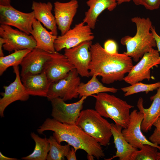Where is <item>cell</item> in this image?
I'll use <instances>...</instances> for the list:
<instances>
[{
  "mask_svg": "<svg viewBox=\"0 0 160 160\" xmlns=\"http://www.w3.org/2000/svg\"><path fill=\"white\" fill-rule=\"evenodd\" d=\"M117 4L120 5L124 2H129L132 0H116Z\"/></svg>",
  "mask_w": 160,
  "mask_h": 160,
  "instance_id": "cell-39",
  "label": "cell"
},
{
  "mask_svg": "<svg viewBox=\"0 0 160 160\" xmlns=\"http://www.w3.org/2000/svg\"><path fill=\"white\" fill-rule=\"evenodd\" d=\"M157 160H160V151L158 152L157 157Z\"/></svg>",
  "mask_w": 160,
  "mask_h": 160,
  "instance_id": "cell-42",
  "label": "cell"
},
{
  "mask_svg": "<svg viewBox=\"0 0 160 160\" xmlns=\"http://www.w3.org/2000/svg\"><path fill=\"white\" fill-rule=\"evenodd\" d=\"M110 128L116 151L112 157L104 159L112 160L118 157L119 160H131L132 154L138 149L133 147L125 140L122 133V126L111 123Z\"/></svg>",
  "mask_w": 160,
  "mask_h": 160,
  "instance_id": "cell-19",
  "label": "cell"
},
{
  "mask_svg": "<svg viewBox=\"0 0 160 160\" xmlns=\"http://www.w3.org/2000/svg\"><path fill=\"white\" fill-rule=\"evenodd\" d=\"M31 34L36 41V47L50 53L56 51L54 43L57 36L54 35L51 31H48L35 19L33 22Z\"/></svg>",
  "mask_w": 160,
  "mask_h": 160,
  "instance_id": "cell-23",
  "label": "cell"
},
{
  "mask_svg": "<svg viewBox=\"0 0 160 160\" xmlns=\"http://www.w3.org/2000/svg\"><path fill=\"white\" fill-rule=\"evenodd\" d=\"M140 5L150 10L157 9L160 6V0H140Z\"/></svg>",
  "mask_w": 160,
  "mask_h": 160,
  "instance_id": "cell-30",
  "label": "cell"
},
{
  "mask_svg": "<svg viewBox=\"0 0 160 160\" xmlns=\"http://www.w3.org/2000/svg\"><path fill=\"white\" fill-rule=\"evenodd\" d=\"M148 140L154 144L160 145V130L155 128L152 134L149 137Z\"/></svg>",
  "mask_w": 160,
  "mask_h": 160,
  "instance_id": "cell-32",
  "label": "cell"
},
{
  "mask_svg": "<svg viewBox=\"0 0 160 160\" xmlns=\"http://www.w3.org/2000/svg\"><path fill=\"white\" fill-rule=\"evenodd\" d=\"M21 79L30 95L47 97L51 83L43 71L39 74L21 77Z\"/></svg>",
  "mask_w": 160,
  "mask_h": 160,
  "instance_id": "cell-21",
  "label": "cell"
},
{
  "mask_svg": "<svg viewBox=\"0 0 160 160\" xmlns=\"http://www.w3.org/2000/svg\"><path fill=\"white\" fill-rule=\"evenodd\" d=\"M87 97L83 96L76 102L67 103L60 97L52 99L51 115L55 119L63 124H74L83 108L84 100Z\"/></svg>",
  "mask_w": 160,
  "mask_h": 160,
  "instance_id": "cell-8",
  "label": "cell"
},
{
  "mask_svg": "<svg viewBox=\"0 0 160 160\" xmlns=\"http://www.w3.org/2000/svg\"><path fill=\"white\" fill-rule=\"evenodd\" d=\"M48 139L49 143V150L47 155V160H63L70 150V145L68 144L61 145L59 144L52 136Z\"/></svg>",
  "mask_w": 160,
  "mask_h": 160,
  "instance_id": "cell-27",
  "label": "cell"
},
{
  "mask_svg": "<svg viewBox=\"0 0 160 160\" xmlns=\"http://www.w3.org/2000/svg\"><path fill=\"white\" fill-rule=\"evenodd\" d=\"M5 41L4 39L0 37V57L4 56L2 47H3V45Z\"/></svg>",
  "mask_w": 160,
  "mask_h": 160,
  "instance_id": "cell-35",
  "label": "cell"
},
{
  "mask_svg": "<svg viewBox=\"0 0 160 160\" xmlns=\"http://www.w3.org/2000/svg\"><path fill=\"white\" fill-rule=\"evenodd\" d=\"M51 53L37 48L28 53L20 65L21 77L39 74L43 71L45 64L50 58Z\"/></svg>",
  "mask_w": 160,
  "mask_h": 160,
  "instance_id": "cell-17",
  "label": "cell"
},
{
  "mask_svg": "<svg viewBox=\"0 0 160 160\" xmlns=\"http://www.w3.org/2000/svg\"><path fill=\"white\" fill-rule=\"evenodd\" d=\"M86 4L89 9L82 21L92 29L95 28L97 19L103 11L106 9L112 11L118 4L116 0H88Z\"/></svg>",
  "mask_w": 160,
  "mask_h": 160,
  "instance_id": "cell-20",
  "label": "cell"
},
{
  "mask_svg": "<svg viewBox=\"0 0 160 160\" xmlns=\"http://www.w3.org/2000/svg\"><path fill=\"white\" fill-rule=\"evenodd\" d=\"M35 19L34 12H23L15 9L11 5L0 6V23L12 26L30 35L32 30Z\"/></svg>",
  "mask_w": 160,
  "mask_h": 160,
  "instance_id": "cell-11",
  "label": "cell"
},
{
  "mask_svg": "<svg viewBox=\"0 0 160 160\" xmlns=\"http://www.w3.org/2000/svg\"><path fill=\"white\" fill-rule=\"evenodd\" d=\"M158 150L153 146L144 144L133 153L131 160H157Z\"/></svg>",
  "mask_w": 160,
  "mask_h": 160,
  "instance_id": "cell-29",
  "label": "cell"
},
{
  "mask_svg": "<svg viewBox=\"0 0 160 160\" xmlns=\"http://www.w3.org/2000/svg\"><path fill=\"white\" fill-rule=\"evenodd\" d=\"M0 160H16L17 159L15 158H12L3 155L1 152H0Z\"/></svg>",
  "mask_w": 160,
  "mask_h": 160,
  "instance_id": "cell-37",
  "label": "cell"
},
{
  "mask_svg": "<svg viewBox=\"0 0 160 160\" xmlns=\"http://www.w3.org/2000/svg\"><path fill=\"white\" fill-rule=\"evenodd\" d=\"M151 31L153 33L155 39L156 46L158 49V50L160 53V36L157 34L156 31L155 27L153 25H152L151 28ZM159 57L160 58V55Z\"/></svg>",
  "mask_w": 160,
  "mask_h": 160,
  "instance_id": "cell-33",
  "label": "cell"
},
{
  "mask_svg": "<svg viewBox=\"0 0 160 160\" xmlns=\"http://www.w3.org/2000/svg\"><path fill=\"white\" fill-rule=\"evenodd\" d=\"M92 44V41H87L72 48L64 49V55L82 77L90 76L89 68L91 54L89 49Z\"/></svg>",
  "mask_w": 160,
  "mask_h": 160,
  "instance_id": "cell-12",
  "label": "cell"
},
{
  "mask_svg": "<svg viewBox=\"0 0 160 160\" xmlns=\"http://www.w3.org/2000/svg\"><path fill=\"white\" fill-rule=\"evenodd\" d=\"M97 76L96 75L93 76L86 83L81 82L77 89L79 98L84 96L88 97L101 92L116 93L117 92L118 89L116 88L105 86L99 81Z\"/></svg>",
  "mask_w": 160,
  "mask_h": 160,
  "instance_id": "cell-24",
  "label": "cell"
},
{
  "mask_svg": "<svg viewBox=\"0 0 160 160\" xmlns=\"http://www.w3.org/2000/svg\"><path fill=\"white\" fill-rule=\"evenodd\" d=\"M153 126L155 127L156 128L160 130V116L154 122Z\"/></svg>",
  "mask_w": 160,
  "mask_h": 160,
  "instance_id": "cell-38",
  "label": "cell"
},
{
  "mask_svg": "<svg viewBox=\"0 0 160 160\" xmlns=\"http://www.w3.org/2000/svg\"><path fill=\"white\" fill-rule=\"evenodd\" d=\"M31 136L34 140L35 145L33 152L29 155L21 158L24 160H47L50 148L48 139L42 138L34 132H32Z\"/></svg>",
  "mask_w": 160,
  "mask_h": 160,
  "instance_id": "cell-25",
  "label": "cell"
},
{
  "mask_svg": "<svg viewBox=\"0 0 160 160\" xmlns=\"http://www.w3.org/2000/svg\"><path fill=\"white\" fill-rule=\"evenodd\" d=\"M10 0H0V6H7L11 5Z\"/></svg>",
  "mask_w": 160,
  "mask_h": 160,
  "instance_id": "cell-36",
  "label": "cell"
},
{
  "mask_svg": "<svg viewBox=\"0 0 160 160\" xmlns=\"http://www.w3.org/2000/svg\"><path fill=\"white\" fill-rule=\"evenodd\" d=\"M31 50H16L9 55L0 57V75L1 76L9 67L20 65L24 57Z\"/></svg>",
  "mask_w": 160,
  "mask_h": 160,
  "instance_id": "cell-26",
  "label": "cell"
},
{
  "mask_svg": "<svg viewBox=\"0 0 160 160\" xmlns=\"http://www.w3.org/2000/svg\"><path fill=\"white\" fill-rule=\"evenodd\" d=\"M160 87V81L152 84H145L139 82L130 86L122 87L121 90L124 93L125 97L142 92L146 94L153 91Z\"/></svg>",
  "mask_w": 160,
  "mask_h": 160,
  "instance_id": "cell-28",
  "label": "cell"
},
{
  "mask_svg": "<svg viewBox=\"0 0 160 160\" xmlns=\"http://www.w3.org/2000/svg\"><path fill=\"white\" fill-rule=\"evenodd\" d=\"M76 151L74 148L72 147L66 157L67 159L68 160H77L76 154Z\"/></svg>",
  "mask_w": 160,
  "mask_h": 160,
  "instance_id": "cell-34",
  "label": "cell"
},
{
  "mask_svg": "<svg viewBox=\"0 0 160 160\" xmlns=\"http://www.w3.org/2000/svg\"><path fill=\"white\" fill-rule=\"evenodd\" d=\"M79 75L74 68L65 77L52 83L47 97L48 100L60 97L65 101L77 98L79 97L77 89L81 83Z\"/></svg>",
  "mask_w": 160,
  "mask_h": 160,
  "instance_id": "cell-6",
  "label": "cell"
},
{
  "mask_svg": "<svg viewBox=\"0 0 160 160\" xmlns=\"http://www.w3.org/2000/svg\"><path fill=\"white\" fill-rule=\"evenodd\" d=\"M37 130L40 134L46 131H52L53 136L59 144L65 142L76 151L83 150L98 160L105 156L101 145L76 124H63L53 118H48Z\"/></svg>",
  "mask_w": 160,
  "mask_h": 160,
  "instance_id": "cell-2",
  "label": "cell"
},
{
  "mask_svg": "<svg viewBox=\"0 0 160 160\" xmlns=\"http://www.w3.org/2000/svg\"><path fill=\"white\" fill-rule=\"evenodd\" d=\"M152 103L148 108H145L143 105V100L140 97L137 106L139 110L143 114V119L141 125V129L144 132L150 131L153 124L160 116V87L157 89L156 93L150 97Z\"/></svg>",
  "mask_w": 160,
  "mask_h": 160,
  "instance_id": "cell-18",
  "label": "cell"
},
{
  "mask_svg": "<svg viewBox=\"0 0 160 160\" xmlns=\"http://www.w3.org/2000/svg\"><path fill=\"white\" fill-rule=\"evenodd\" d=\"M131 20L136 25V34L133 36L127 35L122 37L120 43L126 47V51L123 53L137 62L146 53L156 47V44L151 31L152 25L149 18L135 17Z\"/></svg>",
  "mask_w": 160,
  "mask_h": 160,
  "instance_id": "cell-3",
  "label": "cell"
},
{
  "mask_svg": "<svg viewBox=\"0 0 160 160\" xmlns=\"http://www.w3.org/2000/svg\"><path fill=\"white\" fill-rule=\"evenodd\" d=\"M159 56L158 50L152 49L146 53L136 65L133 66L123 80L130 85L144 79L149 81L151 78L150 69L160 64Z\"/></svg>",
  "mask_w": 160,
  "mask_h": 160,
  "instance_id": "cell-10",
  "label": "cell"
},
{
  "mask_svg": "<svg viewBox=\"0 0 160 160\" xmlns=\"http://www.w3.org/2000/svg\"><path fill=\"white\" fill-rule=\"evenodd\" d=\"M89 49L91 54L90 76H101L104 84H110L123 80L125 74L129 73L133 66L131 57L124 53H108L98 42L92 44Z\"/></svg>",
  "mask_w": 160,
  "mask_h": 160,
  "instance_id": "cell-1",
  "label": "cell"
},
{
  "mask_svg": "<svg viewBox=\"0 0 160 160\" xmlns=\"http://www.w3.org/2000/svg\"><path fill=\"white\" fill-rule=\"evenodd\" d=\"M15 74L14 81L7 86H4V92L1 93L3 96L0 99V116H4L6 108L12 103L17 100L25 101L29 98V95L26 90L22 81L18 66L13 67Z\"/></svg>",
  "mask_w": 160,
  "mask_h": 160,
  "instance_id": "cell-14",
  "label": "cell"
},
{
  "mask_svg": "<svg viewBox=\"0 0 160 160\" xmlns=\"http://www.w3.org/2000/svg\"><path fill=\"white\" fill-rule=\"evenodd\" d=\"M0 36L5 41L4 49L9 52L25 49L32 50L36 47V42L32 36L8 25H0Z\"/></svg>",
  "mask_w": 160,
  "mask_h": 160,
  "instance_id": "cell-7",
  "label": "cell"
},
{
  "mask_svg": "<svg viewBox=\"0 0 160 160\" xmlns=\"http://www.w3.org/2000/svg\"><path fill=\"white\" fill-rule=\"evenodd\" d=\"M95 99V109L102 116L112 119L115 124L126 128L129 121L130 111L133 106L106 92L92 96Z\"/></svg>",
  "mask_w": 160,
  "mask_h": 160,
  "instance_id": "cell-4",
  "label": "cell"
},
{
  "mask_svg": "<svg viewBox=\"0 0 160 160\" xmlns=\"http://www.w3.org/2000/svg\"><path fill=\"white\" fill-rule=\"evenodd\" d=\"M87 157L88 160H94V156L92 155L87 154Z\"/></svg>",
  "mask_w": 160,
  "mask_h": 160,
  "instance_id": "cell-41",
  "label": "cell"
},
{
  "mask_svg": "<svg viewBox=\"0 0 160 160\" xmlns=\"http://www.w3.org/2000/svg\"><path fill=\"white\" fill-rule=\"evenodd\" d=\"M78 7L77 0H71L66 2L56 1L54 3V16L61 35L70 29Z\"/></svg>",
  "mask_w": 160,
  "mask_h": 160,
  "instance_id": "cell-16",
  "label": "cell"
},
{
  "mask_svg": "<svg viewBox=\"0 0 160 160\" xmlns=\"http://www.w3.org/2000/svg\"><path fill=\"white\" fill-rule=\"evenodd\" d=\"M104 49L108 53L114 54L118 53V46L114 40L109 39L104 43Z\"/></svg>",
  "mask_w": 160,
  "mask_h": 160,
  "instance_id": "cell-31",
  "label": "cell"
},
{
  "mask_svg": "<svg viewBox=\"0 0 160 160\" xmlns=\"http://www.w3.org/2000/svg\"><path fill=\"white\" fill-rule=\"evenodd\" d=\"M92 29L83 21L76 24L65 34L57 36L54 45L56 51L73 47L87 41H92L94 36Z\"/></svg>",
  "mask_w": 160,
  "mask_h": 160,
  "instance_id": "cell-9",
  "label": "cell"
},
{
  "mask_svg": "<svg viewBox=\"0 0 160 160\" xmlns=\"http://www.w3.org/2000/svg\"><path fill=\"white\" fill-rule=\"evenodd\" d=\"M132 1L136 5H140V0H132Z\"/></svg>",
  "mask_w": 160,
  "mask_h": 160,
  "instance_id": "cell-40",
  "label": "cell"
},
{
  "mask_svg": "<svg viewBox=\"0 0 160 160\" xmlns=\"http://www.w3.org/2000/svg\"><path fill=\"white\" fill-rule=\"evenodd\" d=\"M111 124L95 110L88 109L81 111L76 124L101 145H109L112 136Z\"/></svg>",
  "mask_w": 160,
  "mask_h": 160,
  "instance_id": "cell-5",
  "label": "cell"
},
{
  "mask_svg": "<svg viewBox=\"0 0 160 160\" xmlns=\"http://www.w3.org/2000/svg\"><path fill=\"white\" fill-rule=\"evenodd\" d=\"M53 6L50 2L46 3L33 1L32 9L35 18L53 34L57 36V27L54 15L52 13Z\"/></svg>",
  "mask_w": 160,
  "mask_h": 160,
  "instance_id": "cell-22",
  "label": "cell"
},
{
  "mask_svg": "<svg viewBox=\"0 0 160 160\" xmlns=\"http://www.w3.org/2000/svg\"><path fill=\"white\" fill-rule=\"evenodd\" d=\"M143 114L140 111L134 110L130 114L129 121L127 127L122 130L126 141L133 147L140 149L143 145L148 144L157 148L160 151V146L148 140L142 132L141 125Z\"/></svg>",
  "mask_w": 160,
  "mask_h": 160,
  "instance_id": "cell-13",
  "label": "cell"
},
{
  "mask_svg": "<svg viewBox=\"0 0 160 160\" xmlns=\"http://www.w3.org/2000/svg\"><path fill=\"white\" fill-rule=\"evenodd\" d=\"M75 68L65 55L58 52L51 53V57L45 63L43 71L51 83L65 77Z\"/></svg>",
  "mask_w": 160,
  "mask_h": 160,
  "instance_id": "cell-15",
  "label": "cell"
}]
</instances>
